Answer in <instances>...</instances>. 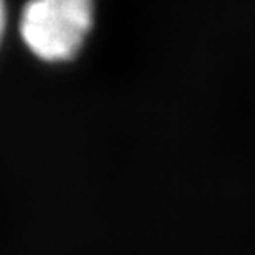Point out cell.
Here are the masks:
<instances>
[{
  "instance_id": "2",
  "label": "cell",
  "mask_w": 255,
  "mask_h": 255,
  "mask_svg": "<svg viewBox=\"0 0 255 255\" xmlns=\"http://www.w3.org/2000/svg\"><path fill=\"white\" fill-rule=\"evenodd\" d=\"M4 6H2V2H0V36H2V30H4Z\"/></svg>"
},
{
  "instance_id": "1",
  "label": "cell",
  "mask_w": 255,
  "mask_h": 255,
  "mask_svg": "<svg viewBox=\"0 0 255 255\" xmlns=\"http://www.w3.org/2000/svg\"><path fill=\"white\" fill-rule=\"evenodd\" d=\"M91 25V4L85 0H40L23 11L21 34L42 59L72 57Z\"/></svg>"
}]
</instances>
